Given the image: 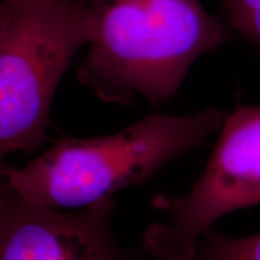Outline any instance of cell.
Wrapping results in <instances>:
<instances>
[{
	"instance_id": "cell-1",
	"label": "cell",
	"mask_w": 260,
	"mask_h": 260,
	"mask_svg": "<svg viewBox=\"0 0 260 260\" xmlns=\"http://www.w3.org/2000/svg\"><path fill=\"white\" fill-rule=\"evenodd\" d=\"M89 41L77 77L106 104L158 105L232 29L201 0H84Z\"/></svg>"
},
{
	"instance_id": "cell-2",
	"label": "cell",
	"mask_w": 260,
	"mask_h": 260,
	"mask_svg": "<svg viewBox=\"0 0 260 260\" xmlns=\"http://www.w3.org/2000/svg\"><path fill=\"white\" fill-rule=\"evenodd\" d=\"M222 110L189 115L149 113L121 132L98 138H63L24 167L8 172V184L40 206L88 207L139 186L222 128Z\"/></svg>"
},
{
	"instance_id": "cell-3",
	"label": "cell",
	"mask_w": 260,
	"mask_h": 260,
	"mask_svg": "<svg viewBox=\"0 0 260 260\" xmlns=\"http://www.w3.org/2000/svg\"><path fill=\"white\" fill-rule=\"evenodd\" d=\"M0 159L44 145L54 94L89 41L84 0H2Z\"/></svg>"
},
{
	"instance_id": "cell-4",
	"label": "cell",
	"mask_w": 260,
	"mask_h": 260,
	"mask_svg": "<svg viewBox=\"0 0 260 260\" xmlns=\"http://www.w3.org/2000/svg\"><path fill=\"white\" fill-rule=\"evenodd\" d=\"M260 203V105L240 106L225 117L210 160L188 193L158 195L164 218L142 235L157 260H197V247L216 220Z\"/></svg>"
},
{
	"instance_id": "cell-5",
	"label": "cell",
	"mask_w": 260,
	"mask_h": 260,
	"mask_svg": "<svg viewBox=\"0 0 260 260\" xmlns=\"http://www.w3.org/2000/svg\"><path fill=\"white\" fill-rule=\"evenodd\" d=\"M115 198L63 211L25 200L4 184L0 260H135L113 233Z\"/></svg>"
},
{
	"instance_id": "cell-6",
	"label": "cell",
	"mask_w": 260,
	"mask_h": 260,
	"mask_svg": "<svg viewBox=\"0 0 260 260\" xmlns=\"http://www.w3.org/2000/svg\"><path fill=\"white\" fill-rule=\"evenodd\" d=\"M197 260H260V233L233 237L211 228L198 243Z\"/></svg>"
},
{
	"instance_id": "cell-7",
	"label": "cell",
	"mask_w": 260,
	"mask_h": 260,
	"mask_svg": "<svg viewBox=\"0 0 260 260\" xmlns=\"http://www.w3.org/2000/svg\"><path fill=\"white\" fill-rule=\"evenodd\" d=\"M229 28L260 48V0H222Z\"/></svg>"
},
{
	"instance_id": "cell-8",
	"label": "cell",
	"mask_w": 260,
	"mask_h": 260,
	"mask_svg": "<svg viewBox=\"0 0 260 260\" xmlns=\"http://www.w3.org/2000/svg\"><path fill=\"white\" fill-rule=\"evenodd\" d=\"M3 190H4V184H2V171H0V200H2Z\"/></svg>"
}]
</instances>
